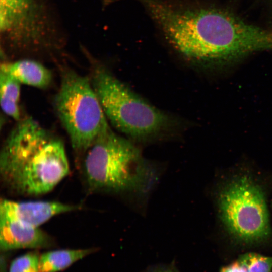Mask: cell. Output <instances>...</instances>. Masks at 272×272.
I'll list each match as a JSON object with an SVG mask.
<instances>
[{"instance_id":"1","label":"cell","mask_w":272,"mask_h":272,"mask_svg":"<svg viewBox=\"0 0 272 272\" xmlns=\"http://www.w3.org/2000/svg\"><path fill=\"white\" fill-rule=\"evenodd\" d=\"M144 7L167 40L187 58L220 65L252 52L272 50V29L248 24L227 12L144 0Z\"/></svg>"},{"instance_id":"2","label":"cell","mask_w":272,"mask_h":272,"mask_svg":"<svg viewBox=\"0 0 272 272\" xmlns=\"http://www.w3.org/2000/svg\"><path fill=\"white\" fill-rule=\"evenodd\" d=\"M17 122L1 151L2 181L20 195L48 193L69 173L64 144L31 117Z\"/></svg>"},{"instance_id":"3","label":"cell","mask_w":272,"mask_h":272,"mask_svg":"<svg viewBox=\"0 0 272 272\" xmlns=\"http://www.w3.org/2000/svg\"><path fill=\"white\" fill-rule=\"evenodd\" d=\"M67 35L52 0H0L3 60L54 61L64 56Z\"/></svg>"},{"instance_id":"4","label":"cell","mask_w":272,"mask_h":272,"mask_svg":"<svg viewBox=\"0 0 272 272\" xmlns=\"http://www.w3.org/2000/svg\"><path fill=\"white\" fill-rule=\"evenodd\" d=\"M84 177L92 192L146 191L154 173L140 150L111 129L100 136L84 154Z\"/></svg>"},{"instance_id":"5","label":"cell","mask_w":272,"mask_h":272,"mask_svg":"<svg viewBox=\"0 0 272 272\" xmlns=\"http://www.w3.org/2000/svg\"><path fill=\"white\" fill-rule=\"evenodd\" d=\"M89 64V78L110 123L128 137L145 140L170 129L174 121L145 101L82 48Z\"/></svg>"},{"instance_id":"6","label":"cell","mask_w":272,"mask_h":272,"mask_svg":"<svg viewBox=\"0 0 272 272\" xmlns=\"http://www.w3.org/2000/svg\"><path fill=\"white\" fill-rule=\"evenodd\" d=\"M59 88L53 100L55 113L78 154H84L111 128L88 76L57 63Z\"/></svg>"},{"instance_id":"7","label":"cell","mask_w":272,"mask_h":272,"mask_svg":"<svg viewBox=\"0 0 272 272\" xmlns=\"http://www.w3.org/2000/svg\"><path fill=\"white\" fill-rule=\"evenodd\" d=\"M216 200L219 217L230 236L252 244L265 241L271 233L265 191L249 173H240L220 186Z\"/></svg>"},{"instance_id":"8","label":"cell","mask_w":272,"mask_h":272,"mask_svg":"<svg viewBox=\"0 0 272 272\" xmlns=\"http://www.w3.org/2000/svg\"><path fill=\"white\" fill-rule=\"evenodd\" d=\"M79 209L78 206L56 201H18L3 199L0 203V213L36 228L55 216Z\"/></svg>"},{"instance_id":"9","label":"cell","mask_w":272,"mask_h":272,"mask_svg":"<svg viewBox=\"0 0 272 272\" xmlns=\"http://www.w3.org/2000/svg\"><path fill=\"white\" fill-rule=\"evenodd\" d=\"M51 245V238L39 228L25 224L0 213L1 251L43 248Z\"/></svg>"},{"instance_id":"10","label":"cell","mask_w":272,"mask_h":272,"mask_svg":"<svg viewBox=\"0 0 272 272\" xmlns=\"http://www.w3.org/2000/svg\"><path fill=\"white\" fill-rule=\"evenodd\" d=\"M1 70L8 73L20 84L38 89L48 88L53 81L52 72L41 61L33 59L3 60L1 64Z\"/></svg>"},{"instance_id":"11","label":"cell","mask_w":272,"mask_h":272,"mask_svg":"<svg viewBox=\"0 0 272 272\" xmlns=\"http://www.w3.org/2000/svg\"><path fill=\"white\" fill-rule=\"evenodd\" d=\"M92 248L59 249L40 255L39 272H58L92 253Z\"/></svg>"},{"instance_id":"12","label":"cell","mask_w":272,"mask_h":272,"mask_svg":"<svg viewBox=\"0 0 272 272\" xmlns=\"http://www.w3.org/2000/svg\"><path fill=\"white\" fill-rule=\"evenodd\" d=\"M21 85L8 73L0 71V103L2 110L16 121L21 118L19 107Z\"/></svg>"},{"instance_id":"13","label":"cell","mask_w":272,"mask_h":272,"mask_svg":"<svg viewBox=\"0 0 272 272\" xmlns=\"http://www.w3.org/2000/svg\"><path fill=\"white\" fill-rule=\"evenodd\" d=\"M237 260L247 272H271L272 257L258 253L249 252L239 256Z\"/></svg>"},{"instance_id":"14","label":"cell","mask_w":272,"mask_h":272,"mask_svg":"<svg viewBox=\"0 0 272 272\" xmlns=\"http://www.w3.org/2000/svg\"><path fill=\"white\" fill-rule=\"evenodd\" d=\"M40 254L31 251L14 259L8 272H39Z\"/></svg>"},{"instance_id":"15","label":"cell","mask_w":272,"mask_h":272,"mask_svg":"<svg viewBox=\"0 0 272 272\" xmlns=\"http://www.w3.org/2000/svg\"><path fill=\"white\" fill-rule=\"evenodd\" d=\"M220 272H247L245 267L238 261L223 267Z\"/></svg>"},{"instance_id":"16","label":"cell","mask_w":272,"mask_h":272,"mask_svg":"<svg viewBox=\"0 0 272 272\" xmlns=\"http://www.w3.org/2000/svg\"><path fill=\"white\" fill-rule=\"evenodd\" d=\"M155 272H172V271H170L169 270H159Z\"/></svg>"}]
</instances>
